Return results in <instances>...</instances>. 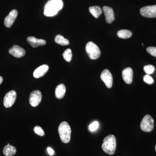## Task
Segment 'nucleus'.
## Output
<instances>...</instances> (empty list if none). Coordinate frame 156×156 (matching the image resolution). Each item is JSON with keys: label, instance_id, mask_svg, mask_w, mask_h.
<instances>
[{"label": "nucleus", "instance_id": "1", "mask_svg": "<svg viewBox=\"0 0 156 156\" xmlns=\"http://www.w3.org/2000/svg\"><path fill=\"white\" fill-rule=\"evenodd\" d=\"M63 6L62 0H50L45 5L44 14L48 17L55 16Z\"/></svg>", "mask_w": 156, "mask_h": 156}, {"label": "nucleus", "instance_id": "2", "mask_svg": "<svg viewBox=\"0 0 156 156\" xmlns=\"http://www.w3.org/2000/svg\"><path fill=\"white\" fill-rule=\"evenodd\" d=\"M102 150L106 154L112 155L115 154L116 148V139L112 134L108 135L103 140L101 145Z\"/></svg>", "mask_w": 156, "mask_h": 156}, {"label": "nucleus", "instance_id": "3", "mask_svg": "<svg viewBox=\"0 0 156 156\" xmlns=\"http://www.w3.org/2000/svg\"><path fill=\"white\" fill-rule=\"evenodd\" d=\"M58 132L61 141L67 144L70 140L71 129L69 124L66 122H63L58 127Z\"/></svg>", "mask_w": 156, "mask_h": 156}, {"label": "nucleus", "instance_id": "4", "mask_svg": "<svg viewBox=\"0 0 156 156\" xmlns=\"http://www.w3.org/2000/svg\"><path fill=\"white\" fill-rule=\"evenodd\" d=\"M86 50L89 58L92 59H96L99 58L101 51L99 48L92 42H89L86 45Z\"/></svg>", "mask_w": 156, "mask_h": 156}, {"label": "nucleus", "instance_id": "5", "mask_svg": "<svg viewBox=\"0 0 156 156\" xmlns=\"http://www.w3.org/2000/svg\"><path fill=\"white\" fill-rule=\"evenodd\" d=\"M140 128L145 132H151L154 128V121L152 117L149 115H146L140 123Z\"/></svg>", "mask_w": 156, "mask_h": 156}, {"label": "nucleus", "instance_id": "6", "mask_svg": "<svg viewBox=\"0 0 156 156\" xmlns=\"http://www.w3.org/2000/svg\"><path fill=\"white\" fill-rule=\"evenodd\" d=\"M42 93L39 90H34L31 92L29 97V103L34 107L40 104L42 100Z\"/></svg>", "mask_w": 156, "mask_h": 156}, {"label": "nucleus", "instance_id": "7", "mask_svg": "<svg viewBox=\"0 0 156 156\" xmlns=\"http://www.w3.org/2000/svg\"><path fill=\"white\" fill-rule=\"evenodd\" d=\"M142 16L148 18L156 17V5L143 7L140 11Z\"/></svg>", "mask_w": 156, "mask_h": 156}, {"label": "nucleus", "instance_id": "8", "mask_svg": "<svg viewBox=\"0 0 156 156\" xmlns=\"http://www.w3.org/2000/svg\"><path fill=\"white\" fill-rule=\"evenodd\" d=\"M17 98V93L14 90H11L6 94L4 99V105L5 107L10 108L14 105Z\"/></svg>", "mask_w": 156, "mask_h": 156}, {"label": "nucleus", "instance_id": "9", "mask_svg": "<svg viewBox=\"0 0 156 156\" xmlns=\"http://www.w3.org/2000/svg\"><path fill=\"white\" fill-rule=\"evenodd\" d=\"M100 78L108 88H111L112 86L113 77L111 73L108 69L104 70L101 74Z\"/></svg>", "mask_w": 156, "mask_h": 156}, {"label": "nucleus", "instance_id": "10", "mask_svg": "<svg viewBox=\"0 0 156 156\" xmlns=\"http://www.w3.org/2000/svg\"><path fill=\"white\" fill-rule=\"evenodd\" d=\"M18 15V12L16 10H13L9 13V15L5 18L4 23L7 27H11L14 23Z\"/></svg>", "mask_w": 156, "mask_h": 156}, {"label": "nucleus", "instance_id": "11", "mask_svg": "<svg viewBox=\"0 0 156 156\" xmlns=\"http://www.w3.org/2000/svg\"><path fill=\"white\" fill-rule=\"evenodd\" d=\"M10 54L17 58H20L25 56V50L17 45H14L9 50Z\"/></svg>", "mask_w": 156, "mask_h": 156}, {"label": "nucleus", "instance_id": "12", "mask_svg": "<svg viewBox=\"0 0 156 156\" xmlns=\"http://www.w3.org/2000/svg\"><path fill=\"white\" fill-rule=\"evenodd\" d=\"M102 10L105 15L106 22L108 23H112L115 20L114 13L113 9L111 7L104 6Z\"/></svg>", "mask_w": 156, "mask_h": 156}, {"label": "nucleus", "instance_id": "13", "mask_svg": "<svg viewBox=\"0 0 156 156\" xmlns=\"http://www.w3.org/2000/svg\"><path fill=\"white\" fill-rule=\"evenodd\" d=\"M122 76L123 80L126 83L130 84L132 83L133 72L131 68H126L123 69L122 72Z\"/></svg>", "mask_w": 156, "mask_h": 156}, {"label": "nucleus", "instance_id": "14", "mask_svg": "<svg viewBox=\"0 0 156 156\" xmlns=\"http://www.w3.org/2000/svg\"><path fill=\"white\" fill-rule=\"evenodd\" d=\"M27 40L29 44L34 48H36L39 46H44L46 44V41L44 40L37 39L34 37H29Z\"/></svg>", "mask_w": 156, "mask_h": 156}, {"label": "nucleus", "instance_id": "15", "mask_svg": "<svg viewBox=\"0 0 156 156\" xmlns=\"http://www.w3.org/2000/svg\"><path fill=\"white\" fill-rule=\"evenodd\" d=\"M49 66L47 65H43L39 66L34 71L33 75L34 77L40 78L42 77L46 74L49 70Z\"/></svg>", "mask_w": 156, "mask_h": 156}, {"label": "nucleus", "instance_id": "16", "mask_svg": "<svg viewBox=\"0 0 156 156\" xmlns=\"http://www.w3.org/2000/svg\"><path fill=\"white\" fill-rule=\"evenodd\" d=\"M66 92V88L63 84H60L56 87L55 89V96L57 99L63 98Z\"/></svg>", "mask_w": 156, "mask_h": 156}, {"label": "nucleus", "instance_id": "17", "mask_svg": "<svg viewBox=\"0 0 156 156\" xmlns=\"http://www.w3.org/2000/svg\"><path fill=\"white\" fill-rule=\"evenodd\" d=\"M17 150L16 148L13 146L6 145L3 149V154L5 156H12L16 153Z\"/></svg>", "mask_w": 156, "mask_h": 156}, {"label": "nucleus", "instance_id": "18", "mask_svg": "<svg viewBox=\"0 0 156 156\" xmlns=\"http://www.w3.org/2000/svg\"><path fill=\"white\" fill-rule=\"evenodd\" d=\"M89 11L90 14L95 18H98L102 13V11L100 7L98 6L89 7Z\"/></svg>", "mask_w": 156, "mask_h": 156}, {"label": "nucleus", "instance_id": "19", "mask_svg": "<svg viewBox=\"0 0 156 156\" xmlns=\"http://www.w3.org/2000/svg\"><path fill=\"white\" fill-rule=\"evenodd\" d=\"M55 41L56 44L62 45L66 46L69 44V41L67 39L65 38L64 37L61 35H57L55 38Z\"/></svg>", "mask_w": 156, "mask_h": 156}, {"label": "nucleus", "instance_id": "20", "mask_svg": "<svg viewBox=\"0 0 156 156\" xmlns=\"http://www.w3.org/2000/svg\"><path fill=\"white\" fill-rule=\"evenodd\" d=\"M117 35L120 38L127 39L130 38L132 36V32L131 31L127 30H122L118 31Z\"/></svg>", "mask_w": 156, "mask_h": 156}, {"label": "nucleus", "instance_id": "21", "mask_svg": "<svg viewBox=\"0 0 156 156\" xmlns=\"http://www.w3.org/2000/svg\"><path fill=\"white\" fill-rule=\"evenodd\" d=\"M62 56H63V58H64L66 61L68 62H70L72 59V53L71 50L69 49V48L66 49L63 53Z\"/></svg>", "mask_w": 156, "mask_h": 156}, {"label": "nucleus", "instance_id": "22", "mask_svg": "<svg viewBox=\"0 0 156 156\" xmlns=\"http://www.w3.org/2000/svg\"><path fill=\"white\" fill-rule=\"evenodd\" d=\"M144 70L147 75L151 74L154 72L155 67L151 65H148L144 66Z\"/></svg>", "mask_w": 156, "mask_h": 156}, {"label": "nucleus", "instance_id": "23", "mask_svg": "<svg viewBox=\"0 0 156 156\" xmlns=\"http://www.w3.org/2000/svg\"><path fill=\"white\" fill-rule=\"evenodd\" d=\"M34 131L36 134H38L39 136H43L44 135V132L40 126H35L34 128Z\"/></svg>", "mask_w": 156, "mask_h": 156}, {"label": "nucleus", "instance_id": "24", "mask_svg": "<svg viewBox=\"0 0 156 156\" xmlns=\"http://www.w3.org/2000/svg\"><path fill=\"white\" fill-rule=\"evenodd\" d=\"M99 124L97 121L93 122L92 124H90L89 126V130L92 132H94L96 131L98 128Z\"/></svg>", "mask_w": 156, "mask_h": 156}, {"label": "nucleus", "instance_id": "25", "mask_svg": "<svg viewBox=\"0 0 156 156\" xmlns=\"http://www.w3.org/2000/svg\"><path fill=\"white\" fill-rule=\"evenodd\" d=\"M147 51L151 56L156 57V48L155 47H148L147 48Z\"/></svg>", "mask_w": 156, "mask_h": 156}, {"label": "nucleus", "instance_id": "26", "mask_svg": "<svg viewBox=\"0 0 156 156\" xmlns=\"http://www.w3.org/2000/svg\"><path fill=\"white\" fill-rule=\"evenodd\" d=\"M144 81L146 83L148 84H152L154 83V80L153 78L149 75H146L144 77Z\"/></svg>", "mask_w": 156, "mask_h": 156}, {"label": "nucleus", "instance_id": "27", "mask_svg": "<svg viewBox=\"0 0 156 156\" xmlns=\"http://www.w3.org/2000/svg\"><path fill=\"white\" fill-rule=\"evenodd\" d=\"M48 153H49V154L50 155H53V154L54 153V151L50 147L48 148Z\"/></svg>", "mask_w": 156, "mask_h": 156}, {"label": "nucleus", "instance_id": "28", "mask_svg": "<svg viewBox=\"0 0 156 156\" xmlns=\"http://www.w3.org/2000/svg\"><path fill=\"white\" fill-rule=\"evenodd\" d=\"M3 78L2 77V76H0V85H1V84L3 82Z\"/></svg>", "mask_w": 156, "mask_h": 156}, {"label": "nucleus", "instance_id": "29", "mask_svg": "<svg viewBox=\"0 0 156 156\" xmlns=\"http://www.w3.org/2000/svg\"><path fill=\"white\" fill-rule=\"evenodd\" d=\"M155 151H156V146H155Z\"/></svg>", "mask_w": 156, "mask_h": 156}]
</instances>
